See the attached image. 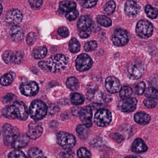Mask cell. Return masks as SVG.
Listing matches in <instances>:
<instances>
[{
	"instance_id": "cell-54",
	"label": "cell",
	"mask_w": 158,
	"mask_h": 158,
	"mask_svg": "<svg viewBox=\"0 0 158 158\" xmlns=\"http://www.w3.org/2000/svg\"><path fill=\"white\" fill-rule=\"evenodd\" d=\"M125 158H141V157L138 156H136V155H131V156H127Z\"/></svg>"
},
{
	"instance_id": "cell-25",
	"label": "cell",
	"mask_w": 158,
	"mask_h": 158,
	"mask_svg": "<svg viewBox=\"0 0 158 158\" xmlns=\"http://www.w3.org/2000/svg\"><path fill=\"white\" fill-rule=\"evenodd\" d=\"M28 158H47L43 152L36 148L29 149L27 153Z\"/></svg>"
},
{
	"instance_id": "cell-41",
	"label": "cell",
	"mask_w": 158,
	"mask_h": 158,
	"mask_svg": "<svg viewBox=\"0 0 158 158\" xmlns=\"http://www.w3.org/2000/svg\"><path fill=\"white\" fill-rule=\"evenodd\" d=\"M8 158H26V156L23 152L16 150L10 152Z\"/></svg>"
},
{
	"instance_id": "cell-39",
	"label": "cell",
	"mask_w": 158,
	"mask_h": 158,
	"mask_svg": "<svg viewBox=\"0 0 158 158\" xmlns=\"http://www.w3.org/2000/svg\"><path fill=\"white\" fill-rule=\"evenodd\" d=\"M61 158H73L74 152L71 148H65L60 153Z\"/></svg>"
},
{
	"instance_id": "cell-2",
	"label": "cell",
	"mask_w": 158,
	"mask_h": 158,
	"mask_svg": "<svg viewBox=\"0 0 158 158\" xmlns=\"http://www.w3.org/2000/svg\"><path fill=\"white\" fill-rule=\"evenodd\" d=\"M48 73H55L63 71L67 68L68 60L63 54H58L52 56L47 61Z\"/></svg>"
},
{
	"instance_id": "cell-53",
	"label": "cell",
	"mask_w": 158,
	"mask_h": 158,
	"mask_svg": "<svg viewBox=\"0 0 158 158\" xmlns=\"http://www.w3.org/2000/svg\"><path fill=\"white\" fill-rule=\"evenodd\" d=\"M81 109V108H80L79 107H73L72 110V112H73V114L75 115H79Z\"/></svg>"
},
{
	"instance_id": "cell-37",
	"label": "cell",
	"mask_w": 158,
	"mask_h": 158,
	"mask_svg": "<svg viewBox=\"0 0 158 158\" xmlns=\"http://www.w3.org/2000/svg\"><path fill=\"white\" fill-rule=\"evenodd\" d=\"M87 98L88 99L94 101H99L101 99L102 96L99 91L97 90L88 91Z\"/></svg>"
},
{
	"instance_id": "cell-13",
	"label": "cell",
	"mask_w": 158,
	"mask_h": 158,
	"mask_svg": "<svg viewBox=\"0 0 158 158\" xmlns=\"http://www.w3.org/2000/svg\"><path fill=\"white\" fill-rule=\"evenodd\" d=\"M137 100L135 98H127L119 102L118 107L122 111L129 113L134 111L136 108Z\"/></svg>"
},
{
	"instance_id": "cell-8",
	"label": "cell",
	"mask_w": 158,
	"mask_h": 158,
	"mask_svg": "<svg viewBox=\"0 0 158 158\" xmlns=\"http://www.w3.org/2000/svg\"><path fill=\"white\" fill-rule=\"evenodd\" d=\"M58 143L65 148H71L75 145L76 140L75 136L70 133L61 132L57 136Z\"/></svg>"
},
{
	"instance_id": "cell-11",
	"label": "cell",
	"mask_w": 158,
	"mask_h": 158,
	"mask_svg": "<svg viewBox=\"0 0 158 158\" xmlns=\"http://www.w3.org/2000/svg\"><path fill=\"white\" fill-rule=\"evenodd\" d=\"M21 93L27 97H32L37 94L39 89L38 85L35 81H27L21 84L20 87Z\"/></svg>"
},
{
	"instance_id": "cell-26",
	"label": "cell",
	"mask_w": 158,
	"mask_h": 158,
	"mask_svg": "<svg viewBox=\"0 0 158 158\" xmlns=\"http://www.w3.org/2000/svg\"><path fill=\"white\" fill-rule=\"evenodd\" d=\"M48 53V50L45 47H40L36 48L33 51V56L36 59H42L44 58Z\"/></svg>"
},
{
	"instance_id": "cell-1",
	"label": "cell",
	"mask_w": 158,
	"mask_h": 158,
	"mask_svg": "<svg viewBox=\"0 0 158 158\" xmlns=\"http://www.w3.org/2000/svg\"><path fill=\"white\" fill-rule=\"evenodd\" d=\"M3 116L9 119H20L24 121L28 117V112L26 106L22 102H15L10 106L5 107L2 111Z\"/></svg>"
},
{
	"instance_id": "cell-3",
	"label": "cell",
	"mask_w": 158,
	"mask_h": 158,
	"mask_svg": "<svg viewBox=\"0 0 158 158\" xmlns=\"http://www.w3.org/2000/svg\"><path fill=\"white\" fill-rule=\"evenodd\" d=\"M48 112V107L43 102L35 100L32 102L29 108V115L33 120L38 121L43 119Z\"/></svg>"
},
{
	"instance_id": "cell-20",
	"label": "cell",
	"mask_w": 158,
	"mask_h": 158,
	"mask_svg": "<svg viewBox=\"0 0 158 158\" xmlns=\"http://www.w3.org/2000/svg\"><path fill=\"white\" fill-rule=\"evenodd\" d=\"M29 139L30 138L27 135H20L12 144V146L14 148L16 149L24 148L28 145Z\"/></svg>"
},
{
	"instance_id": "cell-17",
	"label": "cell",
	"mask_w": 158,
	"mask_h": 158,
	"mask_svg": "<svg viewBox=\"0 0 158 158\" xmlns=\"http://www.w3.org/2000/svg\"><path fill=\"white\" fill-rule=\"evenodd\" d=\"M140 11V6L136 2L129 1L125 4L124 12L128 17H135L139 14Z\"/></svg>"
},
{
	"instance_id": "cell-36",
	"label": "cell",
	"mask_w": 158,
	"mask_h": 158,
	"mask_svg": "<svg viewBox=\"0 0 158 158\" xmlns=\"http://www.w3.org/2000/svg\"><path fill=\"white\" fill-rule=\"evenodd\" d=\"M132 93H133V90L131 87L128 86H124L121 89L119 95L121 98L124 99L129 98V97L131 96Z\"/></svg>"
},
{
	"instance_id": "cell-50",
	"label": "cell",
	"mask_w": 158,
	"mask_h": 158,
	"mask_svg": "<svg viewBox=\"0 0 158 158\" xmlns=\"http://www.w3.org/2000/svg\"><path fill=\"white\" fill-rule=\"evenodd\" d=\"M97 1H87L83 3V7L85 8H91L97 5Z\"/></svg>"
},
{
	"instance_id": "cell-29",
	"label": "cell",
	"mask_w": 158,
	"mask_h": 158,
	"mask_svg": "<svg viewBox=\"0 0 158 158\" xmlns=\"http://www.w3.org/2000/svg\"><path fill=\"white\" fill-rule=\"evenodd\" d=\"M2 57L5 63H15V52H13L11 51H6L3 52Z\"/></svg>"
},
{
	"instance_id": "cell-12",
	"label": "cell",
	"mask_w": 158,
	"mask_h": 158,
	"mask_svg": "<svg viewBox=\"0 0 158 158\" xmlns=\"http://www.w3.org/2000/svg\"><path fill=\"white\" fill-rule=\"evenodd\" d=\"M43 133V127L41 123L37 121L32 122L28 125L27 135L32 139H36Z\"/></svg>"
},
{
	"instance_id": "cell-4",
	"label": "cell",
	"mask_w": 158,
	"mask_h": 158,
	"mask_svg": "<svg viewBox=\"0 0 158 158\" xmlns=\"http://www.w3.org/2000/svg\"><path fill=\"white\" fill-rule=\"evenodd\" d=\"M135 31L138 36L140 38L148 39L151 37L153 34V26L148 20H140L137 24Z\"/></svg>"
},
{
	"instance_id": "cell-22",
	"label": "cell",
	"mask_w": 158,
	"mask_h": 158,
	"mask_svg": "<svg viewBox=\"0 0 158 158\" xmlns=\"http://www.w3.org/2000/svg\"><path fill=\"white\" fill-rule=\"evenodd\" d=\"M135 122L139 124L146 125L150 122L151 118L150 115L143 112L137 113L134 116Z\"/></svg>"
},
{
	"instance_id": "cell-47",
	"label": "cell",
	"mask_w": 158,
	"mask_h": 158,
	"mask_svg": "<svg viewBox=\"0 0 158 158\" xmlns=\"http://www.w3.org/2000/svg\"><path fill=\"white\" fill-rule=\"evenodd\" d=\"M58 34L64 38L68 37L69 35V31L65 27H61L58 29Z\"/></svg>"
},
{
	"instance_id": "cell-19",
	"label": "cell",
	"mask_w": 158,
	"mask_h": 158,
	"mask_svg": "<svg viewBox=\"0 0 158 158\" xmlns=\"http://www.w3.org/2000/svg\"><path fill=\"white\" fill-rule=\"evenodd\" d=\"M10 35L13 41L18 42L23 37V31L20 27L14 26L10 30Z\"/></svg>"
},
{
	"instance_id": "cell-40",
	"label": "cell",
	"mask_w": 158,
	"mask_h": 158,
	"mask_svg": "<svg viewBox=\"0 0 158 158\" xmlns=\"http://www.w3.org/2000/svg\"><path fill=\"white\" fill-rule=\"evenodd\" d=\"M98 47V43L95 40L87 42L84 46V49L85 51L90 52L95 50Z\"/></svg>"
},
{
	"instance_id": "cell-32",
	"label": "cell",
	"mask_w": 158,
	"mask_h": 158,
	"mask_svg": "<svg viewBox=\"0 0 158 158\" xmlns=\"http://www.w3.org/2000/svg\"><path fill=\"white\" fill-rule=\"evenodd\" d=\"M97 21L99 24L104 27H109L112 25V21L105 15H98L97 17Z\"/></svg>"
},
{
	"instance_id": "cell-42",
	"label": "cell",
	"mask_w": 158,
	"mask_h": 158,
	"mask_svg": "<svg viewBox=\"0 0 158 158\" xmlns=\"http://www.w3.org/2000/svg\"><path fill=\"white\" fill-rule=\"evenodd\" d=\"M146 89V84L144 82L139 83L135 88V93L138 95H140L144 93Z\"/></svg>"
},
{
	"instance_id": "cell-27",
	"label": "cell",
	"mask_w": 158,
	"mask_h": 158,
	"mask_svg": "<svg viewBox=\"0 0 158 158\" xmlns=\"http://www.w3.org/2000/svg\"><path fill=\"white\" fill-rule=\"evenodd\" d=\"M145 13L147 16L149 18L151 19H154L157 18L158 15V10L156 8L152 7L151 5H146L145 8Z\"/></svg>"
},
{
	"instance_id": "cell-23",
	"label": "cell",
	"mask_w": 158,
	"mask_h": 158,
	"mask_svg": "<svg viewBox=\"0 0 158 158\" xmlns=\"http://www.w3.org/2000/svg\"><path fill=\"white\" fill-rule=\"evenodd\" d=\"M77 5L75 2L70 1H62L59 4V8L64 12H69L76 10Z\"/></svg>"
},
{
	"instance_id": "cell-30",
	"label": "cell",
	"mask_w": 158,
	"mask_h": 158,
	"mask_svg": "<svg viewBox=\"0 0 158 158\" xmlns=\"http://www.w3.org/2000/svg\"><path fill=\"white\" fill-rule=\"evenodd\" d=\"M69 49L70 51L73 53L78 52L80 50V45L77 39L73 38L69 43Z\"/></svg>"
},
{
	"instance_id": "cell-34",
	"label": "cell",
	"mask_w": 158,
	"mask_h": 158,
	"mask_svg": "<svg viewBox=\"0 0 158 158\" xmlns=\"http://www.w3.org/2000/svg\"><path fill=\"white\" fill-rule=\"evenodd\" d=\"M116 7L114 2L113 1L108 2L103 7V12L107 15H110L113 13Z\"/></svg>"
},
{
	"instance_id": "cell-14",
	"label": "cell",
	"mask_w": 158,
	"mask_h": 158,
	"mask_svg": "<svg viewBox=\"0 0 158 158\" xmlns=\"http://www.w3.org/2000/svg\"><path fill=\"white\" fill-rule=\"evenodd\" d=\"M79 116L81 122L84 125L88 127L92 126V111L90 106H85L81 108Z\"/></svg>"
},
{
	"instance_id": "cell-43",
	"label": "cell",
	"mask_w": 158,
	"mask_h": 158,
	"mask_svg": "<svg viewBox=\"0 0 158 158\" xmlns=\"http://www.w3.org/2000/svg\"><path fill=\"white\" fill-rule=\"evenodd\" d=\"M36 40V35L34 32H31V33H29L27 37V43L29 46H32L34 45Z\"/></svg>"
},
{
	"instance_id": "cell-46",
	"label": "cell",
	"mask_w": 158,
	"mask_h": 158,
	"mask_svg": "<svg viewBox=\"0 0 158 158\" xmlns=\"http://www.w3.org/2000/svg\"><path fill=\"white\" fill-rule=\"evenodd\" d=\"M143 103L147 108L149 109L155 108L157 105L156 102L152 99H146L143 101Z\"/></svg>"
},
{
	"instance_id": "cell-48",
	"label": "cell",
	"mask_w": 158,
	"mask_h": 158,
	"mask_svg": "<svg viewBox=\"0 0 158 158\" xmlns=\"http://www.w3.org/2000/svg\"><path fill=\"white\" fill-rule=\"evenodd\" d=\"M16 98V96L12 93H9L3 98V102L4 103H9L13 101Z\"/></svg>"
},
{
	"instance_id": "cell-52",
	"label": "cell",
	"mask_w": 158,
	"mask_h": 158,
	"mask_svg": "<svg viewBox=\"0 0 158 158\" xmlns=\"http://www.w3.org/2000/svg\"><path fill=\"white\" fill-rule=\"evenodd\" d=\"M38 65L43 71L48 73V68H47L46 61H40L38 63Z\"/></svg>"
},
{
	"instance_id": "cell-33",
	"label": "cell",
	"mask_w": 158,
	"mask_h": 158,
	"mask_svg": "<svg viewBox=\"0 0 158 158\" xmlns=\"http://www.w3.org/2000/svg\"><path fill=\"white\" fill-rule=\"evenodd\" d=\"M71 100L73 104L76 105L83 104L85 101V98L83 95L78 93H72L71 95Z\"/></svg>"
},
{
	"instance_id": "cell-15",
	"label": "cell",
	"mask_w": 158,
	"mask_h": 158,
	"mask_svg": "<svg viewBox=\"0 0 158 158\" xmlns=\"http://www.w3.org/2000/svg\"><path fill=\"white\" fill-rule=\"evenodd\" d=\"M105 85L107 91L110 93H117L122 89L120 81L113 76H110L106 78Z\"/></svg>"
},
{
	"instance_id": "cell-16",
	"label": "cell",
	"mask_w": 158,
	"mask_h": 158,
	"mask_svg": "<svg viewBox=\"0 0 158 158\" xmlns=\"http://www.w3.org/2000/svg\"><path fill=\"white\" fill-rule=\"evenodd\" d=\"M23 19V15L22 12L16 9L10 10L6 15V22L13 25L19 24L22 22Z\"/></svg>"
},
{
	"instance_id": "cell-38",
	"label": "cell",
	"mask_w": 158,
	"mask_h": 158,
	"mask_svg": "<svg viewBox=\"0 0 158 158\" xmlns=\"http://www.w3.org/2000/svg\"><path fill=\"white\" fill-rule=\"evenodd\" d=\"M77 154L79 158H90L92 156L91 152L85 148H79L77 151Z\"/></svg>"
},
{
	"instance_id": "cell-31",
	"label": "cell",
	"mask_w": 158,
	"mask_h": 158,
	"mask_svg": "<svg viewBox=\"0 0 158 158\" xmlns=\"http://www.w3.org/2000/svg\"><path fill=\"white\" fill-rule=\"evenodd\" d=\"M66 85L67 87L73 91L77 90L79 86V82L75 77L68 78L66 80Z\"/></svg>"
},
{
	"instance_id": "cell-51",
	"label": "cell",
	"mask_w": 158,
	"mask_h": 158,
	"mask_svg": "<svg viewBox=\"0 0 158 158\" xmlns=\"http://www.w3.org/2000/svg\"><path fill=\"white\" fill-rule=\"evenodd\" d=\"M90 34H91V30L89 29L88 30L80 31L79 33V35L82 38H88L90 36Z\"/></svg>"
},
{
	"instance_id": "cell-49",
	"label": "cell",
	"mask_w": 158,
	"mask_h": 158,
	"mask_svg": "<svg viewBox=\"0 0 158 158\" xmlns=\"http://www.w3.org/2000/svg\"><path fill=\"white\" fill-rule=\"evenodd\" d=\"M110 137L118 143H120L123 140V137L118 133H112L110 135Z\"/></svg>"
},
{
	"instance_id": "cell-24",
	"label": "cell",
	"mask_w": 158,
	"mask_h": 158,
	"mask_svg": "<svg viewBox=\"0 0 158 158\" xmlns=\"http://www.w3.org/2000/svg\"><path fill=\"white\" fill-rule=\"evenodd\" d=\"M15 77V74L13 72H9L2 76L1 78V85L2 86H8L13 82Z\"/></svg>"
},
{
	"instance_id": "cell-18",
	"label": "cell",
	"mask_w": 158,
	"mask_h": 158,
	"mask_svg": "<svg viewBox=\"0 0 158 158\" xmlns=\"http://www.w3.org/2000/svg\"><path fill=\"white\" fill-rule=\"evenodd\" d=\"M132 151L136 153H142L148 150V147L141 138L135 139L132 145Z\"/></svg>"
},
{
	"instance_id": "cell-9",
	"label": "cell",
	"mask_w": 158,
	"mask_h": 158,
	"mask_svg": "<svg viewBox=\"0 0 158 158\" xmlns=\"http://www.w3.org/2000/svg\"><path fill=\"white\" fill-rule=\"evenodd\" d=\"M93 64V61L88 54H80L76 60V67L79 72H85L89 70Z\"/></svg>"
},
{
	"instance_id": "cell-5",
	"label": "cell",
	"mask_w": 158,
	"mask_h": 158,
	"mask_svg": "<svg viewBox=\"0 0 158 158\" xmlns=\"http://www.w3.org/2000/svg\"><path fill=\"white\" fill-rule=\"evenodd\" d=\"M3 140L7 146L11 145L19 136V131L17 127L6 124L2 128Z\"/></svg>"
},
{
	"instance_id": "cell-45",
	"label": "cell",
	"mask_w": 158,
	"mask_h": 158,
	"mask_svg": "<svg viewBox=\"0 0 158 158\" xmlns=\"http://www.w3.org/2000/svg\"><path fill=\"white\" fill-rule=\"evenodd\" d=\"M79 15V12L77 10H75L67 13L65 15V17L68 21H73L76 20Z\"/></svg>"
},
{
	"instance_id": "cell-35",
	"label": "cell",
	"mask_w": 158,
	"mask_h": 158,
	"mask_svg": "<svg viewBox=\"0 0 158 158\" xmlns=\"http://www.w3.org/2000/svg\"><path fill=\"white\" fill-rule=\"evenodd\" d=\"M145 96L150 99H158V90L152 87L147 88L144 91Z\"/></svg>"
},
{
	"instance_id": "cell-6",
	"label": "cell",
	"mask_w": 158,
	"mask_h": 158,
	"mask_svg": "<svg viewBox=\"0 0 158 158\" xmlns=\"http://www.w3.org/2000/svg\"><path fill=\"white\" fill-rule=\"evenodd\" d=\"M145 70L143 63L139 61H134L129 64L127 68L128 77L130 79L136 80L142 77Z\"/></svg>"
},
{
	"instance_id": "cell-21",
	"label": "cell",
	"mask_w": 158,
	"mask_h": 158,
	"mask_svg": "<svg viewBox=\"0 0 158 158\" xmlns=\"http://www.w3.org/2000/svg\"><path fill=\"white\" fill-rule=\"evenodd\" d=\"M92 22L91 18L88 16H84L81 17L77 23V27L80 31L89 29L92 25Z\"/></svg>"
},
{
	"instance_id": "cell-7",
	"label": "cell",
	"mask_w": 158,
	"mask_h": 158,
	"mask_svg": "<svg viewBox=\"0 0 158 158\" xmlns=\"http://www.w3.org/2000/svg\"><path fill=\"white\" fill-rule=\"evenodd\" d=\"M94 123L98 126L103 127L110 124L112 121V114L109 110L101 109L95 114Z\"/></svg>"
},
{
	"instance_id": "cell-10",
	"label": "cell",
	"mask_w": 158,
	"mask_h": 158,
	"mask_svg": "<svg viewBox=\"0 0 158 158\" xmlns=\"http://www.w3.org/2000/svg\"><path fill=\"white\" fill-rule=\"evenodd\" d=\"M112 41L114 45L117 47L125 46L129 41L128 33L124 29H116L113 35Z\"/></svg>"
},
{
	"instance_id": "cell-44",
	"label": "cell",
	"mask_w": 158,
	"mask_h": 158,
	"mask_svg": "<svg viewBox=\"0 0 158 158\" xmlns=\"http://www.w3.org/2000/svg\"><path fill=\"white\" fill-rule=\"evenodd\" d=\"M43 2V1H41V0H30V1H29L30 6L32 9L35 10H40L42 6Z\"/></svg>"
},
{
	"instance_id": "cell-55",
	"label": "cell",
	"mask_w": 158,
	"mask_h": 158,
	"mask_svg": "<svg viewBox=\"0 0 158 158\" xmlns=\"http://www.w3.org/2000/svg\"><path fill=\"white\" fill-rule=\"evenodd\" d=\"M1 14L2 13V6L1 4Z\"/></svg>"
},
{
	"instance_id": "cell-28",
	"label": "cell",
	"mask_w": 158,
	"mask_h": 158,
	"mask_svg": "<svg viewBox=\"0 0 158 158\" xmlns=\"http://www.w3.org/2000/svg\"><path fill=\"white\" fill-rule=\"evenodd\" d=\"M76 131L81 139H85L87 138L89 135L88 127L84 125H79L76 128Z\"/></svg>"
}]
</instances>
